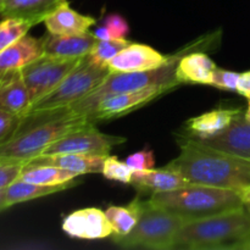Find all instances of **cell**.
I'll use <instances>...</instances> for the list:
<instances>
[{
  "label": "cell",
  "instance_id": "cell-16",
  "mask_svg": "<svg viewBox=\"0 0 250 250\" xmlns=\"http://www.w3.org/2000/svg\"><path fill=\"white\" fill-rule=\"evenodd\" d=\"M105 155L88 154H41L27 161L26 165H50L72 171L77 175L102 173Z\"/></svg>",
  "mask_w": 250,
  "mask_h": 250
},
{
  "label": "cell",
  "instance_id": "cell-10",
  "mask_svg": "<svg viewBox=\"0 0 250 250\" xmlns=\"http://www.w3.org/2000/svg\"><path fill=\"white\" fill-rule=\"evenodd\" d=\"M175 88L176 87H172V85L165 84L149 85V87L133 90V92L111 95V97L102 100L95 106L94 111L90 114L88 119L92 120L94 124H98L100 121H105V120L128 114L137 107L142 106L146 103H150L151 100L156 99L158 97L175 89Z\"/></svg>",
  "mask_w": 250,
  "mask_h": 250
},
{
  "label": "cell",
  "instance_id": "cell-13",
  "mask_svg": "<svg viewBox=\"0 0 250 250\" xmlns=\"http://www.w3.org/2000/svg\"><path fill=\"white\" fill-rule=\"evenodd\" d=\"M165 56L146 44L131 43L122 49L109 62L110 72H139L159 68L170 61Z\"/></svg>",
  "mask_w": 250,
  "mask_h": 250
},
{
  "label": "cell",
  "instance_id": "cell-4",
  "mask_svg": "<svg viewBox=\"0 0 250 250\" xmlns=\"http://www.w3.org/2000/svg\"><path fill=\"white\" fill-rule=\"evenodd\" d=\"M149 202L177 215L185 222L244 207L243 197L236 190L194 183L170 192L154 193Z\"/></svg>",
  "mask_w": 250,
  "mask_h": 250
},
{
  "label": "cell",
  "instance_id": "cell-36",
  "mask_svg": "<svg viewBox=\"0 0 250 250\" xmlns=\"http://www.w3.org/2000/svg\"><path fill=\"white\" fill-rule=\"evenodd\" d=\"M243 200H244V205H246V208L250 211V192L247 193L246 195H243Z\"/></svg>",
  "mask_w": 250,
  "mask_h": 250
},
{
  "label": "cell",
  "instance_id": "cell-5",
  "mask_svg": "<svg viewBox=\"0 0 250 250\" xmlns=\"http://www.w3.org/2000/svg\"><path fill=\"white\" fill-rule=\"evenodd\" d=\"M189 48L190 46H188L181 53L171 55L170 61L159 68L139 71V72H110L99 87L68 107L76 116L89 117L90 114L94 111L95 106L105 98L111 95L133 92L149 85L165 84L177 87L180 85L178 81L176 80L177 63L181 56L185 55Z\"/></svg>",
  "mask_w": 250,
  "mask_h": 250
},
{
  "label": "cell",
  "instance_id": "cell-28",
  "mask_svg": "<svg viewBox=\"0 0 250 250\" xmlns=\"http://www.w3.org/2000/svg\"><path fill=\"white\" fill-rule=\"evenodd\" d=\"M129 33L128 22L119 14H112L105 19L104 23L93 32L94 37L99 41L110 39H125Z\"/></svg>",
  "mask_w": 250,
  "mask_h": 250
},
{
  "label": "cell",
  "instance_id": "cell-8",
  "mask_svg": "<svg viewBox=\"0 0 250 250\" xmlns=\"http://www.w3.org/2000/svg\"><path fill=\"white\" fill-rule=\"evenodd\" d=\"M83 58H62L44 54L24 66L20 72L28 90L32 106L53 92Z\"/></svg>",
  "mask_w": 250,
  "mask_h": 250
},
{
  "label": "cell",
  "instance_id": "cell-23",
  "mask_svg": "<svg viewBox=\"0 0 250 250\" xmlns=\"http://www.w3.org/2000/svg\"><path fill=\"white\" fill-rule=\"evenodd\" d=\"M81 181L78 178H75V180L70 181V182L62 183V185L45 186L38 185V183L27 182V181L16 180L5 189L6 202L9 204V207H12L15 204H20V203H24L28 202V200L37 199V198L46 197V195L62 192V190L68 189V188L75 187Z\"/></svg>",
  "mask_w": 250,
  "mask_h": 250
},
{
  "label": "cell",
  "instance_id": "cell-35",
  "mask_svg": "<svg viewBox=\"0 0 250 250\" xmlns=\"http://www.w3.org/2000/svg\"><path fill=\"white\" fill-rule=\"evenodd\" d=\"M9 204L6 202V194H5V189L0 190V212L4 210L9 209Z\"/></svg>",
  "mask_w": 250,
  "mask_h": 250
},
{
  "label": "cell",
  "instance_id": "cell-9",
  "mask_svg": "<svg viewBox=\"0 0 250 250\" xmlns=\"http://www.w3.org/2000/svg\"><path fill=\"white\" fill-rule=\"evenodd\" d=\"M125 142L126 139L124 137L102 133L93 124L61 137L49 146L43 154H88L107 156L115 146Z\"/></svg>",
  "mask_w": 250,
  "mask_h": 250
},
{
  "label": "cell",
  "instance_id": "cell-24",
  "mask_svg": "<svg viewBox=\"0 0 250 250\" xmlns=\"http://www.w3.org/2000/svg\"><path fill=\"white\" fill-rule=\"evenodd\" d=\"M142 202L143 200L136 198L126 207L111 205L105 210V215L112 229V234L127 236L136 227L141 216Z\"/></svg>",
  "mask_w": 250,
  "mask_h": 250
},
{
  "label": "cell",
  "instance_id": "cell-26",
  "mask_svg": "<svg viewBox=\"0 0 250 250\" xmlns=\"http://www.w3.org/2000/svg\"><path fill=\"white\" fill-rule=\"evenodd\" d=\"M34 22L22 17H2L0 20V51L23 38Z\"/></svg>",
  "mask_w": 250,
  "mask_h": 250
},
{
  "label": "cell",
  "instance_id": "cell-7",
  "mask_svg": "<svg viewBox=\"0 0 250 250\" xmlns=\"http://www.w3.org/2000/svg\"><path fill=\"white\" fill-rule=\"evenodd\" d=\"M109 73V67L95 65L85 55L62 82L46 97L36 103L29 112L70 106L99 87Z\"/></svg>",
  "mask_w": 250,
  "mask_h": 250
},
{
  "label": "cell",
  "instance_id": "cell-30",
  "mask_svg": "<svg viewBox=\"0 0 250 250\" xmlns=\"http://www.w3.org/2000/svg\"><path fill=\"white\" fill-rule=\"evenodd\" d=\"M26 163L0 161V190L6 189L12 182L19 180Z\"/></svg>",
  "mask_w": 250,
  "mask_h": 250
},
{
  "label": "cell",
  "instance_id": "cell-18",
  "mask_svg": "<svg viewBox=\"0 0 250 250\" xmlns=\"http://www.w3.org/2000/svg\"><path fill=\"white\" fill-rule=\"evenodd\" d=\"M97 38L89 32L78 34H50L45 36L44 54L62 58H83L88 55Z\"/></svg>",
  "mask_w": 250,
  "mask_h": 250
},
{
  "label": "cell",
  "instance_id": "cell-38",
  "mask_svg": "<svg viewBox=\"0 0 250 250\" xmlns=\"http://www.w3.org/2000/svg\"><path fill=\"white\" fill-rule=\"evenodd\" d=\"M2 19V17H1V15H0V20H1Z\"/></svg>",
  "mask_w": 250,
  "mask_h": 250
},
{
  "label": "cell",
  "instance_id": "cell-15",
  "mask_svg": "<svg viewBox=\"0 0 250 250\" xmlns=\"http://www.w3.org/2000/svg\"><path fill=\"white\" fill-rule=\"evenodd\" d=\"M243 110L241 107H217L192 117L186 122V137L205 139L221 133L231 125L234 117Z\"/></svg>",
  "mask_w": 250,
  "mask_h": 250
},
{
  "label": "cell",
  "instance_id": "cell-20",
  "mask_svg": "<svg viewBox=\"0 0 250 250\" xmlns=\"http://www.w3.org/2000/svg\"><path fill=\"white\" fill-rule=\"evenodd\" d=\"M95 19L82 15L70 7L67 1L56 7L45 20L46 31L50 34H78L88 32L95 24Z\"/></svg>",
  "mask_w": 250,
  "mask_h": 250
},
{
  "label": "cell",
  "instance_id": "cell-11",
  "mask_svg": "<svg viewBox=\"0 0 250 250\" xmlns=\"http://www.w3.org/2000/svg\"><path fill=\"white\" fill-rule=\"evenodd\" d=\"M62 231L72 238L104 239L112 234V229L105 211L97 208L76 210L63 219Z\"/></svg>",
  "mask_w": 250,
  "mask_h": 250
},
{
  "label": "cell",
  "instance_id": "cell-37",
  "mask_svg": "<svg viewBox=\"0 0 250 250\" xmlns=\"http://www.w3.org/2000/svg\"><path fill=\"white\" fill-rule=\"evenodd\" d=\"M244 116H246V119L248 120L250 122V99H249V104H248V109H247V111L244 112Z\"/></svg>",
  "mask_w": 250,
  "mask_h": 250
},
{
  "label": "cell",
  "instance_id": "cell-17",
  "mask_svg": "<svg viewBox=\"0 0 250 250\" xmlns=\"http://www.w3.org/2000/svg\"><path fill=\"white\" fill-rule=\"evenodd\" d=\"M131 185L141 192H149L150 194H154L178 189L189 186L190 182L183 178L180 173L165 166L161 168L134 171Z\"/></svg>",
  "mask_w": 250,
  "mask_h": 250
},
{
  "label": "cell",
  "instance_id": "cell-33",
  "mask_svg": "<svg viewBox=\"0 0 250 250\" xmlns=\"http://www.w3.org/2000/svg\"><path fill=\"white\" fill-rule=\"evenodd\" d=\"M238 78H239L238 72L216 67L214 71V75H212L211 84L210 85H214V87L219 88V89L236 90Z\"/></svg>",
  "mask_w": 250,
  "mask_h": 250
},
{
  "label": "cell",
  "instance_id": "cell-12",
  "mask_svg": "<svg viewBox=\"0 0 250 250\" xmlns=\"http://www.w3.org/2000/svg\"><path fill=\"white\" fill-rule=\"evenodd\" d=\"M194 139L229 155L250 160V122L246 119L243 111L237 115L231 125L221 133L210 138Z\"/></svg>",
  "mask_w": 250,
  "mask_h": 250
},
{
  "label": "cell",
  "instance_id": "cell-22",
  "mask_svg": "<svg viewBox=\"0 0 250 250\" xmlns=\"http://www.w3.org/2000/svg\"><path fill=\"white\" fill-rule=\"evenodd\" d=\"M65 1L67 0H2L0 15L1 17H22L38 24Z\"/></svg>",
  "mask_w": 250,
  "mask_h": 250
},
{
  "label": "cell",
  "instance_id": "cell-29",
  "mask_svg": "<svg viewBox=\"0 0 250 250\" xmlns=\"http://www.w3.org/2000/svg\"><path fill=\"white\" fill-rule=\"evenodd\" d=\"M103 175L110 181L131 185L133 170L127 165L126 161H121L116 156H106L103 167Z\"/></svg>",
  "mask_w": 250,
  "mask_h": 250
},
{
  "label": "cell",
  "instance_id": "cell-32",
  "mask_svg": "<svg viewBox=\"0 0 250 250\" xmlns=\"http://www.w3.org/2000/svg\"><path fill=\"white\" fill-rule=\"evenodd\" d=\"M126 163L134 171H146L155 167V158L150 149H143L132 154L126 159Z\"/></svg>",
  "mask_w": 250,
  "mask_h": 250
},
{
  "label": "cell",
  "instance_id": "cell-3",
  "mask_svg": "<svg viewBox=\"0 0 250 250\" xmlns=\"http://www.w3.org/2000/svg\"><path fill=\"white\" fill-rule=\"evenodd\" d=\"M173 249L250 250V211L244 205L185 222L176 236Z\"/></svg>",
  "mask_w": 250,
  "mask_h": 250
},
{
  "label": "cell",
  "instance_id": "cell-6",
  "mask_svg": "<svg viewBox=\"0 0 250 250\" xmlns=\"http://www.w3.org/2000/svg\"><path fill=\"white\" fill-rule=\"evenodd\" d=\"M185 220L167 210L142 202L141 216L136 227L127 236H112V242L121 248L171 250Z\"/></svg>",
  "mask_w": 250,
  "mask_h": 250
},
{
  "label": "cell",
  "instance_id": "cell-25",
  "mask_svg": "<svg viewBox=\"0 0 250 250\" xmlns=\"http://www.w3.org/2000/svg\"><path fill=\"white\" fill-rule=\"evenodd\" d=\"M78 176L72 171L50 165H24L19 180L38 185L56 186L70 182Z\"/></svg>",
  "mask_w": 250,
  "mask_h": 250
},
{
  "label": "cell",
  "instance_id": "cell-27",
  "mask_svg": "<svg viewBox=\"0 0 250 250\" xmlns=\"http://www.w3.org/2000/svg\"><path fill=\"white\" fill-rule=\"evenodd\" d=\"M131 42L125 39H110V41H99L94 43L93 48L88 53L87 58L95 65L100 67H107L109 62L122 50L129 45Z\"/></svg>",
  "mask_w": 250,
  "mask_h": 250
},
{
  "label": "cell",
  "instance_id": "cell-1",
  "mask_svg": "<svg viewBox=\"0 0 250 250\" xmlns=\"http://www.w3.org/2000/svg\"><path fill=\"white\" fill-rule=\"evenodd\" d=\"M166 167L194 185L236 190L242 197L250 192V160L222 153L190 137H182L180 155Z\"/></svg>",
  "mask_w": 250,
  "mask_h": 250
},
{
  "label": "cell",
  "instance_id": "cell-14",
  "mask_svg": "<svg viewBox=\"0 0 250 250\" xmlns=\"http://www.w3.org/2000/svg\"><path fill=\"white\" fill-rule=\"evenodd\" d=\"M44 42L45 37L34 38L26 34L16 43L0 51V81L43 56Z\"/></svg>",
  "mask_w": 250,
  "mask_h": 250
},
{
  "label": "cell",
  "instance_id": "cell-21",
  "mask_svg": "<svg viewBox=\"0 0 250 250\" xmlns=\"http://www.w3.org/2000/svg\"><path fill=\"white\" fill-rule=\"evenodd\" d=\"M32 104L28 90L20 71L6 76L0 81V109L24 117Z\"/></svg>",
  "mask_w": 250,
  "mask_h": 250
},
{
  "label": "cell",
  "instance_id": "cell-34",
  "mask_svg": "<svg viewBox=\"0 0 250 250\" xmlns=\"http://www.w3.org/2000/svg\"><path fill=\"white\" fill-rule=\"evenodd\" d=\"M236 92L242 97L247 98L248 100L250 99V71L239 73Z\"/></svg>",
  "mask_w": 250,
  "mask_h": 250
},
{
  "label": "cell",
  "instance_id": "cell-31",
  "mask_svg": "<svg viewBox=\"0 0 250 250\" xmlns=\"http://www.w3.org/2000/svg\"><path fill=\"white\" fill-rule=\"evenodd\" d=\"M22 117L0 109V144L9 141L19 129Z\"/></svg>",
  "mask_w": 250,
  "mask_h": 250
},
{
  "label": "cell",
  "instance_id": "cell-19",
  "mask_svg": "<svg viewBox=\"0 0 250 250\" xmlns=\"http://www.w3.org/2000/svg\"><path fill=\"white\" fill-rule=\"evenodd\" d=\"M216 63L202 51L186 53L181 56L176 68V80L182 83L211 84Z\"/></svg>",
  "mask_w": 250,
  "mask_h": 250
},
{
  "label": "cell",
  "instance_id": "cell-2",
  "mask_svg": "<svg viewBox=\"0 0 250 250\" xmlns=\"http://www.w3.org/2000/svg\"><path fill=\"white\" fill-rule=\"evenodd\" d=\"M93 124L88 117L73 115L68 106L28 112L16 133L0 144V161L27 164L61 137Z\"/></svg>",
  "mask_w": 250,
  "mask_h": 250
},
{
  "label": "cell",
  "instance_id": "cell-39",
  "mask_svg": "<svg viewBox=\"0 0 250 250\" xmlns=\"http://www.w3.org/2000/svg\"><path fill=\"white\" fill-rule=\"evenodd\" d=\"M1 1H2V0H0V4H1Z\"/></svg>",
  "mask_w": 250,
  "mask_h": 250
}]
</instances>
